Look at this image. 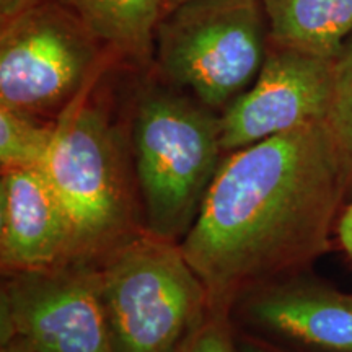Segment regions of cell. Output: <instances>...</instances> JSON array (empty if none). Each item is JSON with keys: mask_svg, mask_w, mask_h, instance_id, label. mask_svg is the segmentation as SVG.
Returning a JSON list of instances; mask_svg holds the SVG:
<instances>
[{"mask_svg": "<svg viewBox=\"0 0 352 352\" xmlns=\"http://www.w3.org/2000/svg\"><path fill=\"white\" fill-rule=\"evenodd\" d=\"M347 192L324 122L226 153L179 243L212 311L305 271L328 250Z\"/></svg>", "mask_w": 352, "mask_h": 352, "instance_id": "1", "label": "cell"}, {"mask_svg": "<svg viewBox=\"0 0 352 352\" xmlns=\"http://www.w3.org/2000/svg\"><path fill=\"white\" fill-rule=\"evenodd\" d=\"M127 126L145 230L182 243L223 160L220 113L153 72H134Z\"/></svg>", "mask_w": 352, "mask_h": 352, "instance_id": "2", "label": "cell"}, {"mask_svg": "<svg viewBox=\"0 0 352 352\" xmlns=\"http://www.w3.org/2000/svg\"><path fill=\"white\" fill-rule=\"evenodd\" d=\"M103 78L57 118L41 168L69 217L76 261H100L145 230L127 114L126 122L113 116Z\"/></svg>", "mask_w": 352, "mask_h": 352, "instance_id": "3", "label": "cell"}, {"mask_svg": "<svg viewBox=\"0 0 352 352\" xmlns=\"http://www.w3.org/2000/svg\"><path fill=\"white\" fill-rule=\"evenodd\" d=\"M267 50L263 0H188L158 21L152 69L222 113L253 85Z\"/></svg>", "mask_w": 352, "mask_h": 352, "instance_id": "4", "label": "cell"}, {"mask_svg": "<svg viewBox=\"0 0 352 352\" xmlns=\"http://www.w3.org/2000/svg\"><path fill=\"white\" fill-rule=\"evenodd\" d=\"M96 266L118 352H176L212 311L176 241L144 230Z\"/></svg>", "mask_w": 352, "mask_h": 352, "instance_id": "5", "label": "cell"}, {"mask_svg": "<svg viewBox=\"0 0 352 352\" xmlns=\"http://www.w3.org/2000/svg\"><path fill=\"white\" fill-rule=\"evenodd\" d=\"M114 67L116 56L54 0L0 26L2 107L56 121Z\"/></svg>", "mask_w": 352, "mask_h": 352, "instance_id": "6", "label": "cell"}, {"mask_svg": "<svg viewBox=\"0 0 352 352\" xmlns=\"http://www.w3.org/2000/svg\"><path fill=\"white\" fill-rule=\"evenodd\" d=\"M10 340L36 352H118L96 263L3 274L0 342Z\"/></svg>", "mask_w": 352, "mask_h": 352, "instance_id": "7", "label": "cell"}, {"mask_svg": "<svg viewBox=\"0 0 352 352\" xmlns=\"http://www.w3.org/2000/svg\"><path fill=\"white\" fill-rule=\"evenodd\" d=\"M331 87L333 59L270 43L256 80L220 113L223 153L324 122Z\"/></svg>", "mask_w": 352, "mask_h": 352, "instance_id": "8", "label": "cell"}, {"mask_svg": "<svg viewBox=\"0 0 352 352\" xmlns=\"http://www.w3.org/2000/svg\"><path fill=\"white\" fill-rule=\"evenodd\" d=\"M76 261L65 209L41 168L2 171L0 266L2 274L43 271Z\"/></svg>", "mask_w": 352, "mask_h": 352, "instance_id": "9", "label": "cell"}, {"mask_svg": "<svg viewBox=\"0 0 352 352\" xmlns=\"http://www.w3.org/2000/svg\"><path fill=\"white\" fill-rule=\"evenodd\" d=\"M232 314L254 329L310 349L352 352V294L298 276L253 290Z\"/></svg>", "mask_w": 352, "mask_h": 352, "instance_id": "10", "label": "cell"}, {"mask_svg": "<svg viewBox=\"0 0 352 352\" xmlns=\"http://www.w3.org/2000/svg\"><path fill=\"white\" fill-rule=\"evenodd\" d=\"M83 25L131 72H147L155 59V32L164 0H54Z\"/></svg>", "mask_w": 352, "mask_h": 352, "instance_id": "11", "label": "cell"}, {"mask_svg": "<svg viewBox=\"0 0 352 352\" xmlns=\"http://www.w3.org/2000/svg\"><path fill=\"white\" fill-rule=\"evenodd\" d=\"M270 43L334 59L352 36V0H263Z\"/></svg>", "mask_w": 352, "mask_h": 352, "instance_id": "12", "label": "cell"}, {"mask_svg": "<svg viewBox=\"0 0 352 352\" xmlns=\"http://www.w3.org/2000/svg\"><path fill=\"white\" fill-rule=\"evenodd\" d=\"M56 134V121L0 104V170L43 168Z\"/></svg>", "mask_w": 352, "mask_h": 352, "instance_id": "13", "label": "cell"}, {"mask_svg": "<svg viewBox=\"0 0 352 352\" xmlns=\"http://www.w3.org/2000/svg\"><path fill=\"white\" fill-rule=\"evenodd\" d=\"M327 124L352 191V36L333 59V87Z\"/></svg>", "mask_w": 352, "mask_h": 352, "instance_id": "14", "label": "cell"}, {"mask_svg": "<svg viewBox=\"0 0 352 352\" xmlns=\"http://www.w3.org/2000/svg\"><path fill=\"white\" fill-rule=\"evenodd\" d=\"M230 316L223 311H210L176 352H236L232 340Z\"/></svg>", "mask_w": 352, "mask_h": 352, "instance_id": "15", "label": "cell"}, {"mask_svg": "<svg viewBox=\"0 0 352 352\" xmlns=\"http://www.w3.org/2000/svg\"><path fill=\"white\" fill-rule=\"evenodd\" d=\"M43 0H0V26L10 23L21 13L36 7Z\"/></svg>", "mask_w": 352, "mask_h": 352, "instance_id": "16", "label": "cell"}, {"mask_svg": "<svg viewBox=\"0 0 352 352\" xmlns=\"http://www.w3.org/2000/svg\"><path fill=\"white\" fill-rule=\"evenodd\" d=\"M338 240L344 250L347 256L352 259V199L346 206L336 223Z\"/></svg>", "mask_w": 352, "mask_h": 352, "instance_id": "17", "label": "cell"}, {"mask_svg": "<svg viewBox=\"0 0 352 352\" xmlns=\"http://www.w3.org/2000/svg\"><path fill=\"white\" fill-rule=\"evenodd\" d=\"M0 352H36V351H34L33 347H30L28 344H25V342L10 340V341L2 342V349H0Z\"/></svg>", "mask_w": 352, "mask_h": 352, "instance_id": "18", "label": "cell"}, {"mask_svg": "<svg viewBox=\"0 0 352 352\" xmlns=\"http://www.w3.org/2000/svg\"><path fill=\"white\" fill-rule=\"evenodd\" d=\"M184 2H188V0H164V3H165V13L170 12L171 8L178 7L179 3H184ZM165 13H164V15H165Z\"/></svg>", "mask_w": 352, "mask_h": 352, "instance_id": "19", "label": "cell"}, {"mask_svg": "<svg viewBox=\"0 0 352 352\" xmlns=\"http://www.w3.org/2000/svg\"><path fill=\"white\" fill-rule=\"evenodd\" d=\"M243 352H267V351H264L261 347H256V346H246Z\"/></svg>", "mask_w": 352, "mask_h": 352, "instance_id": "20", "label": "cell"}]
</instances>
